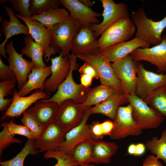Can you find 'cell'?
Wrapping results in <instances>:
<instances>
[{
    "label": "cell",
    "mask_w": 166,
    "mask_h": 166,
    "mask_svg": "<svg viewBox=\"0 0 166 166\" xmlns=\"http://www.w3.org/2000/svg\"><path fill=\"white\" fill-rule=\"evenodd\" d=\"M71 63L70 69L65 79L59 86L54 95L48 99H42L45 101H52L57 103L59 107L65 101L72 100L75 103L82 104L85 101L89 89L81 84L74 81L73 76V71L78 69L77 63V54L74 53L69 54Z\"/></svg>",
    "instance_id": "6da1fadb"
},
{
    "label": "cell",
    "mask_w": 166,
    "mask_h": 166,
    "mask_svg": "<svg viewBox=\"0 0 166 166\" xmlns=\"http://www.w3.org/2000/svg\"><path fill=\"white\" fill-rule=\"evenodd\" d=\"M131 16L136 28L135 37L153 46L161 42L162 34L166 28V16L160 21H155L148 18L143 8H140L132 12Z\"/></svg>",
    "instance_id": "7a4b0ae2"
},
{
    "label": "cell",
    "mask_w": 166,
    "mask_h": 166,
    "mask_svg": "<svg viewBox=\"0 0 166 166\" xmlns=\"http://www.w3.org/2000/svg\"><path fill=\"white\" fill-rule=\"evenodd\" d=\"M136 28L129 17L121 19L106 30L97 40V48L102 49L128 41Z\"/></svg>",
    "instance_id": "3957f363"
},
{
    "label": "cell",
    "mask_w": 166,
    "mask_h": 166,
    "mask_svg": "<svg viewBox=\"0 0 166 166\" xmlns=\"http://www.w3.org/2000/svg\"><path fill=\"white\" fill-rule=\"evenodd\" d=\"M77 55V58L89 63L95 68L101 84L109 86L116 92L124 93L121 82L115 75L112 63L100 53L98 48L91 53Z\"/></svg>",
    "instance_id": "277c9868"
},
{
    "label": "cell",
    "mask_w": 166,
    "mask_h": 166,
    "mask_svg": "<svg viewBox=\"0 0 166 166\" xmlns=\"http://www.w3.org/2000/svg\"><path fill=\"white\" fill-rule=\"evenodd\" d=\"M81 25L70 15L65 21L54 25L51 30L50 46L63 57L68 56L72 38Z\"/></svg>",
    "instance_id": "5b68a950"
},
{
    "label": "cell",
    "mask_w": 166,
    "mask_h": 166,
    "mask_svg": "<svg viewBox=\"0 0 166 166\" xmlns=\"http://www.w3.org/2000/svg\"><path fill=\"white\" fill-rule=\"evenodd\" d=\"M127 96L132 107L133 118L142 130L157 128L165 120L164 117L156 112L135 94Z\"/></svg>",
    "instance_id": "8992f818"
},
{
    "label": "cell",
    "mask_w": 166,
    "mask_h": 166,
    "mask_svg": "<svg viewBox=\"0 0 166 166\" xmlns=\"http://www.w3.org/2000/svg\"><path fill=\"white\" fill-rule=\"evenodd\" d=\"M137 79L135 94L145 101L157 89L166 86V72L157 73L147 70L136 61Z\"/></svg>",
    "instance_id": "52a82bcc"
},
{
    "label": "cell",
    "mask_w": 166,
    "mask_h": 166,
    "mask_svg": "<svg viewBox=\"0 0 166 166\" xmlns=\"http://www.w3.org/2000/svg\"><path fill=\"white\" fill-rule=\"evenodd\" d=\"M132 108L129 104L125 106L120 107L114 121V127L110 136L113 139H119L130 136H138L142 130L137 125L132 116Z\"/></svg>",
    "instance_id": "ba28073f"
},
{
    "label": "cell",
    "mask_w": 166,
    "mask_h": 166,
    "mask_svg": "<svg viewBox=\"0 0 166 166\" xmlns=\"http://www.w3.org/2000/svg\"><path fill=\"white\" fill-rule=\"evenodd\" d=\"M103 8V20L98 24H92L91 27L96 37L101 35L107 29L118 20L129 17L128 6L124 3H115L113 0H100Z\"/></svg>",
    "instance_id": "9c48e42d"
},
{
    "label": "cell",
    "mask_w": 166,
    "mask_h": 166,
    "mask_svg": "<svg viewBox=\"0 0 166 166\" xmlns=\"http://www.w3.org/2000/svg\"><path fill=\"white\" fill-rule=\"evenodd\" d=\"M114 73L121 81L124 93L135 94L137 79L136 61L130 54L112 64Z\"/></svg>",
    "instance_id": "30bf717a"
},
{
    "label": "cell",
    "mask_w": 166,
    "mask_h": 166,
    "mask_svg": "<svg viewBox=\"0 0 166 166\" xmlns=\"http://www.w3.org/2000/svg\"><path fill=\"white\" fill-rule=\"evenodd\" d=\"M50 93L45 90L36 89L30 95L21 97L16 89L14 90L13 101L7 109L2 113L1 121L20 116L33 104L38 100L47 99L50 98Z\"/></svg>",
    "instance_id": "8fae6325"
},
{
    "label": "cell",
    "mask_w": 166,
    "mask_h": 166,
    "mask_svg": "<svg viewBox=\"0 0 166 166\" xmlns=\"http://www.w3.org/2000/svg\"><path fill=\"white\" fill-rule=\"evenodd\" d=\"M87 108L82 104H76L71 100H66L59 107L54 121L67 132L81 123Z\"/></svg>",
    "instance_id": "7c38bea8"
},
{
    "label": "cell",
    "mask_w": 166,
    "mask_h": 166,
    "mask_svg": "<svg viewBox=\"0 0 166 166\" xmlns=\"http://www.w3.org/2000/svg\"><path fill=\"white\" fill-rule=\"evenodd\" d=\"M130 55L136 61H146L156 66L158 73L166 72V34L160 44L147 48H138Z\"/></svg>",
    "instance_id": "4fadbf2b"
},
{
    "label": "cell",
    "mask_w": 166,
    "mask_h": 166,
    "mask_svg": "<svg viewBox=\"0 0 166 166\" xmlns=\"http://www.w3.org/2000/svg\"><path fill=\"white\" fill-rule=\"evenodd\" d=\"M91 108V107L87 108L81 122L66 133L64 141L60 144L56 150L71 155L74 148L77 145L86 140L94 139L90 134L89 124H86L89 117L92 114Z\"/></svg>",
    "instance_id": "5bb4252c"
},
{
    "label": "cell",
    "mask_w": 166,
    "mask_h": 166,
    "mask_svg": "<svg viewBox=\"0 0 166 166\" xmlns=\"http://www.w3.org/2000/svg\"><path fill=\"white\" fill-rule=\"evenodd\" d=\"M6 53L8 55L9 66L17 77V87L20 90L26 82L28 76L32 69L35 67L31 61L24 58L22 53L17 52L12 41L7 45Z\"/></svg>",
    "instance_id": "9a60e30c"
},
{
    "label": "cell",
    "mask_w": 166,
    "mask_h": 166,
    "mask_svg": "<svg viewBox=\"0 0 166 166\" xmlns=\"http://www.w3.org/2000/svg\"><path fill=\"white\" fill-rule=\"evenodd\" d=\"M16 16L23 21L28 27L29 34L35 41L42 48L45 55L44 58L47 62L49 61L52 55L56 54V50L50 46L52 32L38 22L30 18L23 17L18 14Z\"/></svg>",
    "instance_id": "2e32d148"
},
{
    "label": "cell",
    "mask_w": 166,
    "mask_h": 166,
    "mask_svg": "<svg viewBox=\"0 0 166 166\" xmlns=\"http://www.w3.org/2000/svg\"><path fill=\"white\" fill-rule=\"evenodd\" d=\"M97 40L90 26L81 25L72 38L70 51L77 55L91 53L98 48Z\"/></svg>",
    "instance_id": "e0dca14e"
},
{
    "label": "cell",
    "mask_w": 166,
    "mask_h": 166,
    "mask_svg": "<svg viewBox=\"0 0 166 166\" xmlns=\"http://www.w3.org/2000/svg\"><path fill=\"white\" fill-rule=\"evenodd\" d=\"M50 60L51 76L46 80L44 87L45 90L53 92L68 76L71 63L69 55L63 57L61 53L58 56L52 58Z\"/></svg>",
    "instance_id": "ac0fdd59"
},
{
    "label": "cell",
    "mask_w": 166,
    "mask_h": 166,
    "mask_svg": "<svg viewBox=\"0 0 166 166\" xmlns=\"http://www.w3.org/2000/svg\"><path fill=\"white\" fill-rule=\"evenodd\" d=\"M66 133L60 125L54 121L35 140L36 147L39 152L56 150L64 141Z\"/></svg>",
    "instance_id": "d6986e66"
},
{
    "label": "cell",
    "mask_w": 166,
    "mask_h": 166,
    "mask_svg": "<svg viewBox=\"0 0 166 166\" xmlns=\"http://www.w3.org/2000/svg\"><path fill=\"white\" fill-rule=\"evenodd\" d=\"M150 45L146 41L135 37L130 41L112 46L102 49L98 48V50L109 61L113 63L130 54L138 48H148Z\"/></svg>",
    "instance_id": "ffe728a7"
},
{
    "label": "cell",
    "mask_w": 166,
    "mask_h": 166,
    "mask_svg": "<svg viewBox=\"0 0 166 166\" xmlns=\"http://www.w3.org/2000/svg\"><path fill=\"white\" fill-rule=\"evenodd\" d=\"M61 5L70 12V15L83 26H90L100 23L97 18L102 14L93 10L78 0H60Z\"/></svg>",
    "instance_id": "44dd1931"
},
{
    "label": "cell",
    "mask_w": 166,
    "mask_h": 166,
    "mask_svg": "<svg viewBox=\"0 0 166 166\" xmlns=\"http://www.w3.org/2000/svg\"><path fill=\"white\" fill-rule=\"evenodd\" d=\"M3 8L8 15L10 21L5 19L2 22V31L5 37V39L0 45V53L1 55L7 60L5 46L8 40L15 35L24 34L27 36L30 34L27 26L20 22L11 8L7 5L4 6Z\"/></svg>",
    "instance_id": "7402d4cb"
},
{
    "label": "cell",
    "mask_w": 166,
    "mask_h": 166,
    "mask_svg": "<svg viewBox=\"0 0 166 166\" xmlns=\"http://www.w3.org/2000/svg\"><path fill=\"white\" fill-rule=\"evenodd\" d=\"M59 108L57 103L42 99L26 110L45 129L54 121Z\"/></svg>",
    "instance_id": "603a6c76"
},
{
    "label": "cell",
    "mask_w": 166,
    "mask_h": 166,
    "mask_svg": "<svg viewBox=\"0 0 166 166\" xmlns=\"http://www.w3.org/2000/svg\"><path fill=\"white\" fill-rule=\"evenodd\" d=\"M129 103L127 96L115 92L100 103L91 107L92 114L99 113L105 116L114 121L119 108Z\"/></svg>",
    "instance_id": "cb8c5ba5"
},
{
    "label": "cell",
    "mask_w": 166,
    "mask_h": 166,
    "mask_svg": "<svg viewBox=\"0 0 166 166\" xmlns=\"http://www.w3.org/2000/svg\"><path fill=\"white\" fill-rule=\"evenodd\" d=\"M51 74V65L42 68H34L28 75L26 82L18 90V95L24 97L34 90L44 89V85L47 77Z\"/></svg>",
    "instance_id": "d4e9b609"
},
{
    "label": "cell",
    "mask_w": 166,
    "mask_h": 166,
    "mask_svg": "<svg viewBox=\"0 0 166 166\" xmlns=\"http://www.w3.org/2000/svg\"><path fill=\"white\" fill-rule=\"evenodd\" d=\"M118 146L114 142L94 140L92 144V162L95 164H108L117 152Z\"/></svg>",
    "instance_id": "484cf974"
},
{
    "label": "cell",
    "mask_w": 166,
    "mask_h": 166,
    "mask_svg": "<svg viewBox=\"0 0 166 166\" xmlns=\"http://www.w3.org/2000/svg\"><path fill=\"white\" fill-rule=\"evenodd\" d=\"M69 16L70 14L64 8H50L41 14L32 15L30 18L51 30L54 25L64 22Z\"/></svg>",
    "instance_id": "4316f807"
},
{
    "label": "cell",
    "mask_w": 166,
    "mask_h": 166,
    "mask_svg": "<svg viewBox=\"0 0 166 166\" xmlns=\"http://www.w3.org/2000/svg\"><path fill=\"white\" fill-rule=\"evenodd\" d=\"M29 34L24 37L25 46L21 49L22 53L31 59V62L35 68H42L47 66L43 61L44 55L42 47L35 42Z\"/></svg>",
    "instance_id": "83f0119b"
},
{
    "label": "cell",
    "mask_w": 166,
    "mask_h": 166,
    "mask_svg": "<svg viewBox=\"0 0 166 166\" xmlns=\"http://www.w3.org/2000/svg\"><path fill=\"white\" fill-rule=\"evenodd\" d=\"M115 92L109 86L101 84L89 89L86 99L82 104L86 107L95 105L104 101Z\"/></svg>",
    "instance_id": "f1b7e54d"
},
{
    "label": "cell",
    "mask_w": 166,
    "mask_h": 166,
    "mask_svg": "<svg viewBox=\"0 0 166 166\" xmlns=\"http://www.w3.org/2000/svg\"><path fill=\"white\" fill-rule=\"evenodd\" d=\"M94 139L83 141L74 148L71 156L79 165L87 164L92 162V144Z\"/></svg>",
    "instance_id": "f546056e"
},
{
    "label": "cell",
    "mask_w": 166,
    "mask_h": 166,
    "mask_svg": "<svg viewBox=\"0 0 166 166\" xmlns=\"http://www.w3.org/2000/svg\"><path fill=\"white\" fill-rule=\"evenodd\" d=\"M36 140H28L20 152L11 159L0 162V166H24V160L29 155H38L39 152L36 148Z\"/></svg>",
    "instance_id": "4dcf8cb0"
},
{
    "label": "cell",
    "mask_w": 166,
    "mask_h": 166,
    "mask_svg": "<svg viewBox=\"0 0 166 166\" xmlns=\"http://www.w3.org/2000/svg\"><path fill=\"white\" fill-rule=\"evenodd\" d=\"M144 101L157 113L166 117V86L153 92Z\"/></svg>",
    "instance_id": "1f68e13d"
},
{
    "label": "cell",
    "mask_w": 166,
    "mask_h": 166,
    "mask_svg": "<svg viewBox=\"0 0 166 166\" xmlns=\"http://www.w3.org/2000/svg\"><path fill=\"white\" fill-rule=\"evenodd\" d=\"M145 146L152 154L155 155L158 159H162L166 164V129L161 132L159 139L154 136L146 142Z\"/></svg>",
    "instance_id": "d6a6232c"
},
{
    "label": "cell",
    "mask_w": 166,
    "mask_h": 166,
    "mask_svg": "<svg viewBox=\"0 0 166 166\" xmlns=\"http://www.w3.org/2000/svg\"><path fill=\"white\" fill-rule=\"evenodd\" d=\"M58 0H30V10L32 15L41 14L50 8H59Z\"/></svg>",
    "instance_id": "836d02e7"
},
{
    "label": "cell",
    "mask_w": 166,
    "mask_h": 166,
    "mask_svg": "<svg viewBox=\"0 0 166 166\" xmlns=\"http://www.w3.org/2000/svg\"><path fill=\"white\" fill-rule=\"evenodd\" d=\"M43 157L47 159L50 158L56 159L57 162L53 166L79 165L73 160L71 155H67L57 150L46 152L44 153Z\"/></svg>",
    "instance_id": "e575fe53"
},
{
    "label": "cell",
    "mask_w": 166,
    "mask_h": 166,
    "mask_svg": "<svg viewBox=\"0 0 166 166\" xmlns=\"http://www.w3.org/2000/svg\"><path fill=\"white\" fill-rule=\"evenodd\" d=\"M21 121L23 124L27 127L34 135L36 140L43 132L44 128L36 120L27 110L22 113Z\"/></svg>",
    "instance_id": "d590c367"
},
{
    "label": "cell",
    "mask_w": 166,
    "mask_h": 166,
    "mask_svg": "<svg viewBox=\"0 0 166 166\" xmlns=\"http://www.w3.org/2000/svg\"><path fill=\"white\" fill-rule=\"evenodd\" d=\"M0 126L3 127V129L0 132V159L4 150L13 143L21 144L22 141L14 138L15 135L10 132L4 122L2 123Z\"/></svg>",
    "instance_id": "8d00e7d4"
},
{
    "label": "cell",
    "mask_w": 166,
    "mask_h": 166,
    "mask_svg": "<svg viewBox=\"0 0 166 166\" xmlns=\"http://www.w3.org/2000/svg\"><path fill=\"white\" fill-rule=\"evenodd\" d=\"M12 118L9 122H3L9 132L11 133L18 134L26 137L28 140H36L34 135L26 126L24 125L18 124L13 122Z\"/></svg>",
    "instance_id": "74e56055"
},
{
    "label": "cell",
    "mask_w": 166,
    "mask_h": 166,
    "mask_svg": "<svg viewBox=\"0 0 166 166\" xmlns=\"http://www.w3.org/2000/svg\"><path fill=\"white\" fill-rule=\"evenodd\" d=\"M30 0H10L9 2L14 10L18 14L27 18H30L32 15L30 10Z\"/></svg>",
    "instance_id": "f35d334b"
},
{
    "label": "cell",
    "mask_w": 166,
    "mask_h": 166,
    "mask_svg": "<svg viewBox=\"0 0 166 166\" xmlns=\"http://www.w3.org/2000/svg\"><path fill=\"white\" fill-rule=\"evenodd\" d=\"M0 79L2 81H17V77L9 66L3 62L0 57Z\"/></svg>",
    "instance_id": "ab89813d"
},
{
    "label": "cell",
    "mask_w": 166,
    "mask_h": 166,
    "mask_svg": "<svg viewBox=\"0 0 166 166\" xmlns=\"http://www.w3.org/2000/svg\"><path fill=\"white\" fill-rule=\"evenodd\" d=\"M90 134L94 140H101L105 136L101 125V123L95 121L89 124Z\"/></svg>",
    "instance_id": "60d3db41"
},
{
    "label": "cell",
    "mask_w": 166,
    "mask_h": 166,
    "mask_svg": "<svg viewBox=\"0 0 166 166\" xmlns=\"http://www.w3.org/2000/svg\"><path fill=\"white\" fill-rule=\"evenodd\" d=\"M14 81H2L0 82V98H5L7 95L12 94L15 87Z\"/></svg>",
    "instance_id": "b9f144b4"
},
{
    "label": "cell",
    "mask_w": 166,
    "mask_h": 166,
    "mask_svg": "<svg viewBox=\"0 0 166 166\" xmlns=\"http://www.w3.org/2000/svg\"><path fill=\"white\" fill-rule=\"evenodd\" d=\"M81 74H85L92 76L93 78L99 79L98 73L95 68L89 63L85 61L78 70Z\"/></svg>",
    "instance_id": "7bdbcfd3"
},
{
    "label": "cell",
    "mask_w": 166,
    "mask_h": 166,
    "mask_svg": "<svg viewBox=\"0 0 166 166\" xmlns=\"http://www.w3.org/2000/svg\"><path fill=\"white\" fill-rule=\"evenodd\" d=\"M141 166H164L158 160L156 156L151 155L147 157L143 161Z\"/></svg>",
    "instance_id": "ee69618b"
},
{
    "label": "cell",
    "mask_w": 166,
    "mask_h": 166,
    "mask_svg": "<svg viewBox=\"0 0 166 166\" xmlns=\"http://www.w3.org/2000/svg\"><path fill=\"white\" fill-rule=\"evenodd\" d=\"M101 125L104 135L110 136L114 127L113 121L106 120L101 123Z\"/></svg>",
    "instance_id": "f6af8a7d"
},
{
    "label": "cell",
    "mask_w": 166,
    "mask_h": 166,
    "mask_svg": "<svg viewBox=\"0 0 166 166\" xmlns=\"http://www.w3.org/2000/svg\"><path fill=\"white\" fill-rule=\"evenodd\" d=\"M93 78L89 75L81 74L80 75L81 84L86 88H89Z\"/></svg>",
    "instance_id": "bcb514c9"
},
{
    "label": "cell",
    "mask_w": 166,
    "mask_h": 166,
    "mask_svg": "<svg viewBox=\"0 0 166 166\" xmlns=\"http://www.w3.org/2000/svg\"><path fill=\"white\" fill-rule=\"evenodd\" d=\"M13 101V97L10 98H0V111H5Z\"/></svg>",
    "instance_id": "7dc6e473"
},
{
    "label": "cell",
    "mask_w": 166,
    "mask_h": 166,
    "mask_svg": "<svg viewBox=\"0 0 166 166\" xmlns=\"http://www.w3.org/2000/svg\"><path fill=\"white\" fill-rule=\"evenodd\" d=\"M146 146L142 143L136 144V150L135 156H140L143 155L146 150Z\"/></svg>",
    "instance_id": "c3c4849f"
},
{
    "label": "cell",
    "mask_w": 166,
    "mask_h": 166,
    "mask_svg": "<svg viewBox=\"0 0 166 166\" xmlns=\"http://www.w3.org/2000/svg\"><path fill=\"white\" fill-rule=\"evenodd\" d=\"M136 150V144H130L128 147V154L131 155L135 156Z\"/></svg>",
    "instance_id": "681fc988"
},
{
    "label": "cell",
    "mask_w": 166,
    "mask_h": 166,
    "mask_svg": "<svg viewBox=\"0 0 166 166\" xmlns=\"http://www.w3.org/2000/svg\"><path fill=\"white\" fill-rule=\"evenodd\" d=\"M85 5L89 8L93 5L92 1L91 0H79Z\"/></svg>",
    "instance_id": "f907efd6"
},
{
    "label": "cell",
    "mask_w": 166,
    "mask_h": 166,
    "mask_svg": "<svg viewBox=\"0 0 166 166\" xmlns=\"http://www.w3.org/2000/svg\"><path fill=\"white\" fill-rule=\"evenodd\" d=\"M7 1H9V0H0V2L2 4H4L5 3H6Z\"/></svg>",
    "instance_id": "816d5d0a"
},
{
    "label": "cell",
    "mask_w": 166,
    "mask_h": 166,
    "mask_svg": "<svg viewBox=\"0 0 166 166\" xmlns=\"http://www.w3.org/2000/svg\"><path fill=\"white\" fill-rule=\"evenodd\" d=\"M80 166H96L92 164H83L80 165Z\"/></svg>",
    "instance_id": "f5cc1de1"
}]
</instances>
